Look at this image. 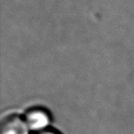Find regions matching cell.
Returning a JSON list of instances; mask_svg holds the SVG:
<instances>
[{"label": "cell", "instance_id": "7a4b0ae2", "mask_svg": "<svg viewBox=\"0 0 134 134\" xmlns=\"http://www.w3.org/2000/svg\"><path fill=\"white\" fill-rule=\"evenodd\" d=\"M29 130L25 120L18 115L7 116L0 124V134H29Z\"/></svg>", "mask_w": 134, "mask_h": 134}, {"label": "cell", "instance_id": "6da1fadb", "mask_svg": "<svg viewBox=\"0 0 134 134\" xmlns=\"http://www.w3.org/2000/svg\"><path fill=\"white\" fill-rule=\"evenodd\" d=\"M24 120L30 130L41 131L46 130V127L50 124L51 119L49 113L45 109L34 108L27 112Z\"/></svg>", "mask_w": 134, "mask_h": 134}, {"label": "cell", "instance_id": "3957f363", "mask_svg": "<svg viewBox=\"0 0 134 134\" xmlns=\"http://www.w3.org/2000/svg\"><path fill=\"white\" fill-rule=\"evenodd\" d=\"M36 134H59V133L52 130H43L41 131H38V133Z\"/></svg>", "mask_w": 134, "mask_h": 134}]
</instances>
